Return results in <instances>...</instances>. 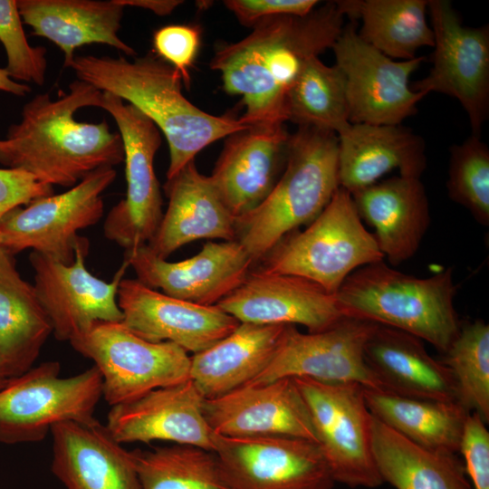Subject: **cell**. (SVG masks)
Segmentation results:
<instances>
[{"label": "cell", "instance_id": "obj_17", "mask_svg": "<svg viewBox=\"0 0 489 489\" xmlns=\"http://www.w3.org/2000/svg\"><path fill=\"white\" fill-rule=\"evenodd\" d=\"M124 259L143 284L180 300L216 305L251 272L252 258L237 241L208 242L194 256L168 262L148 245L125 251Z\"/></svg>", "mask_w": 489, "mask_h": 489}, {"label": "cell", "instance_id": "obj_22", "mask_svg": "<svg viewBox=\"0 0 489 489\" xmlns=\"http://www.w3.org/2000/svg\"><path fill=\"white\" fill-rule=\"evenodd\" d=\"M203 402L188 379L111 407L105 426L121 445L168 441L214 452V432L205 418Z\"/></svg>", "mask_w": 489, "mask_h": 489}, {"label": "cell", "instance_id": "obj_27", "mask_svg": "<svg viewBox=\"0 0 489 489\" xmlns=\"http://www.w3.org/2000/svg\"><path fill=\"white\" fill-rule=\"evenodd\" d=\"M369 369L386 392L431 400L457 401L449 369L408 332L377 325L364 347Z\"/></svg>", "mask_w": 489, "mask_h": 489}, {"label": "cell", "instance_id": "obj_32", "mask_svg": "<svg viewBox=\"0 0 489 489\" xmlns=\"http://www.w3.org/2000/svg\"><path fill=\"white\" fill-rule=\"evenodd\" d=\"M369 413L412 443L457 454L470 412L457 401L403 397L363 388Z\"/></svg>", "mask_w": 489, "mask_h": 489}, {"label": "cell", "instance_id": "obj_21", "mask_svg": "<svg viewBox=\"0 0 489 489\" xmlns=\"http://www.w3.org/2000/svg\"><path fill=\"white\" fill-rule=\"evenodd\" d=\"M239 322L302 325L308 332L331 328L344 316L335 295L307 279L250 272L246 279L216 304Z\"/></svg>", "mask_w": 489, "mask_h": 489}, {"label": "cell", "instance_id": "obj_34", "mask_svg": "<svg viewBox=\"0 0 489 489\" xmlns=\"http://www.w3.org/2000/svg\"><path fill=\"white\" fill-rule=\"evenodd\" d=\"M140 489H234L214 452L188 445L130 451Z\"/></svg>", "mask_w": 489, "mask_h": 489}, {"label": "cell", "instance_id": "obj_16", "mask_svg": "<svg viewBox=\"0 0 489 489\" xmlns=\"http://www.w3.org/2000/svg\"><path fill=\"white\" fill-rule=\"evenodd\" d=\"M213 443L234 489H332L335 484L320 446L311 440L214 433Z\"/></svg>", "mask_w": 489, "mask_h": 489}, {"label": "cell", "instance_id": "obj_37", "mask_svg": "<svg viewBox=\"0 0 489 489\" xmlns=\"http://www.w3.org/2000/svg\"><path fill=\"white\" fill-rule=\"evenodd\" d=\"M446 188L477 223L489 225V149L480 137L471 135L450 148Z\"/></svg>", "mask_w": 489, "mask_h": 489}, {"label": "cell", "instance_id": "obj_18", "mask_svg": "<svg viewBox=\"0 0 489 489\" xmlns=\"http://www.w3.org/2000/svg\"><path fill=\"white\" fill-rule=\"evenodd\" d=\"M122 323L139 337L169 341L198 353L230 334L240 323L216 305L171 297L137 279H122L117 293Z\"/></svg>", "mask_w": 489, "mask_h": 489}, {"label": "cell", "instance_id": "obj_20", "mask_svg": "<svg viewBox=\"0 0 489 489\" xmlns=\"http://www.w3.org/2000/svg\"><path fill=\"white\" fill-rule=\"evenodd\" d=\"M291 134L283 123L250 125L226 137L209 176L239 219L270 194L284 168Z\"/></svg>", "mask_w": 489, "mask_h": 489}, {"label": "cell", "instance_id": "obj_36", "mask_svg": "<svg viewBox=\"0 0 489 489\" xmlns=\"http://www.w3.org/2000/svg\"><path fill=\"white\" fill-rule=\"evenodd\" d=\"M450 370L456 400L489 421V325L483 320L461 325L441 360Z\"/></svg>", "mask_w": 489, "mask_h": 489}, {"label": "cell", "instance_id": "obj_2", "mask_svg": "<svg viewBox=\"0 0 489 489\" xmlns=\"http://www.w3.org/2000/svg\"><path fill=\"white\" fill-rule=\"evenodd\" d=\"M102 91L76 80L53 101L49 92L24 104L22 120L0 140V163L49 186L72 187L92 171L124 161L120 135L107 120L80 122L75 112L101 107Z\"/></svg>", "mask_w": 489, "mask_h": 489}, {"label": "cell", "instance_id": "obj_30", "mask_svg": "<svg viewBox=\"0 0 489 489\" xmlns=\"http://www.w3.org/2000/svg\"><path fill=\"white\" fill-rule=\"evenodd\" d=\"M51 334L34 285L21 277L14 254L0 247V375L8 379L33 368Z\"/></svg>", "mask_w": 489, "mask_h": 489}, {"label": "cell", "instance_id": "obj_14", "mask_svg": "<svg viewBox=\"0 0 489 489\" xmlns=\"http://www.w3.org/2000/svg\"><path fill=\"white\" fill-rule=\"evenodd\" d=\"M89 250V240L81 236L71 264L37 252L29 255L34 271V288L53 334L60 341H70L99 322H119L123 319L117 293L129 262L124 259L112 281L107 283L87 270Z\"/></svg>", "mask_w": 489, "mask_h": 489}, {"label": "cell", "instance_id": "obj_29", "mask_svg": "<svg viewBox=\"0 0 489 489\" xmlns=\"http://www.w3.org/2000/svg\"><path fill=\"white\" fill-rule=\"evenodd\" d=\"M285 326L240 322L230 334L190 356L189 379L204 398L250 383L273 359Z\"/></svg>", "mask_w": 489, "mask_h": 489}, {"label": "cell", "instance_id": "obj_44", "mask_svg": "<svg viewBox=\"0 0 489 489\" xmlns=\"http://www.w3.org/2000/svg\"><path fill=\"white\" fill-rule=\"evenodd\" d=\"M0 91L17 96H24L31 91V88L27 84L18 83L13 81L5 69L0 68Z\"/></svg>", "mask_w": 489, "mask_h": 489}, {"label": "cell", "instance_id": "obj_12", "mask_svg": "<svg viewBox=\"0 0 489 489\" xmlns=\"http://www.w3.org/2000/svg\"><path fill=\"white\" fill-rule=\"evenodd\" d=\"M427 10L434 34L433 65L411 88L458 100L472 135L480 137L489 115V26L464 25L447 0H427Z\"/></svg>", "mask_w": 489, "mask_h": 489}, {"label": "cell", "instance_id": "obj_24", "mask_svg": "<svg viewBox=\"0 0 489 489\" xmlns=\"http://www.w3.org/2000/svg\"><path fill=\"white\" fill-rule=\"evenodd\" d=\"M168 205L153 239L147 244L166 259L199 239L236 240L237 219L220 197L210 177L201 174L195 160L164 185Z\"/></svg>", "mask_w": 489, "mask_h": 489}, {"label": "cell", "instance_id": "obj_42", "mask_svg": "<svg viewBox=\"0 0 489 489\" xmlns=\"http://www.w3.org/2000/svg\"><path fill=\"white\" fill-rule=\"evenodd\" d=\"M52 186L38 181L31 174L13 168H0V217L9 210L53 195Z\"/></svg>", "mask_w": 489, "mask_h": 489}, {"label": "cell", "instance_id": "obj_10", "mask_svg": "<svg viewBox=\"0 0 489 489\" xmlns=\"http://www.w3.org/2000/svg\"><path fill=\"white\" fill-rule=\"evenodd\" d=\"M292 379L305 401L334 482L353 488L381 485L371 450V415L363 387L354 382Z\"/></svg>", "mask_w": 489, "mask_h": 489}, {"label": "cell", "instance_id": "obj_38", "mask_svg": "<svg viewBox=\"0 0 489 489\" xmlns=\"http://www.w3.org/2000/svg\"><path fill=\"white\" fill-rule=\"evenodd\" d=\"M0 42L6 53L5 69L10 78L37 85L44 83L47 50L29 44L16 0H0Z\"/></svg>", "mask_w": 489, "mask_h": 489}, {"label": "cell", "instance_id": "obj_43", "mask_svg": "<svg viewBox=\"0 0 489 489\" xmlns=\"http://www.w3.org/2000/svg\"><path fill=\"white\" fill-rule=\"evenodd\" d=\"M123 6H136L154 12L158 15L170 14L182 1L177 0H118Z\"/></svg>", "mask_w": 489, "mask_h": 489}, {"label": "cell", "instance_id": "obj_15", "mask_svg": "<svg viewBox=\"0 0 489 489\" xmlns=\"http://www.w3.org/2000/svg\"><path fill=\"white\" fill-rule=\"evenodd\" d=\"M377 325L350 317L318 332L302 333L295 326L286 325L273 359L248 384L304 377L323 382H354L386 392L364 358L365 344Z\"/></svg>", "mask_w": 489, "mask_h": 489}, {"label": "cell", "instance_id": "obj_13", "mask_svg": "<svg viewBox=\"0 0 489 489\" xmlns=\"http://www.w3.org/2000/svg\"><path fill=\"white\" fill-rule=\"evenodd\" d=\"M341 72L350 123L400 125L417 110L427 95L409 86L410 75L424 62V56L397 62L360 38L357 20L343 26L332 45Z\"/></svg>", "mask_w": 489, "mask_h": 489}, {"label": "cell", "instance_id": "obj_1", "mask_svg": "<svg viewBox=\"0 0 489 489\" xmlns=\"http://www.w3.org/2000/svg\"><path fill=\"white\" fill-rule=\"evenodd\" d=\"M347 17L340 1H330L304 16L264 19L245 38L221 46L210 68L224 90L242 97L245 125L286 121L287 95L307 62L331 48Z\"/></svg>", "mask_w": 489, "mask_h": 489}, {"label": "cell", "instance_id": "obj_25", "mask_svg": "<svg viewBox=\"0 0 489 489\" xmlns=\"http://www.w3.org/2000/svg\"><path fill=\"white\" fill-rule=\"evenodd\" d=\"M361 219L374 228L379 250L397 266L415 255L430 224L420 177L396 176L351 194Z\"/></svg>", "mask_w": 489, "mask_h": 489}, {"label": "cell", "instance_id": "obj_9", "mask_svg": "<svg viewBox=\"0 0 489 489\" xmlns=\"http://www.w3.org/2000/svg\"><path fill=\"white\" fill-rule=\"evenodd\" d=\"M100 108L108 111L118 126L127 182L126 197L108 212L103 234L129 251L149 244L163 217L162 197L154 169L161 134L147 116L110 92H102Z\"/></svg>", "mask_w": 489, "mask_h": 489}, {"label": "cell", "instance_id": "obj_5", "mask_svg": "<svg viewBox=\"0 0 489 489\" xmlns=\"http://www.w3.org/2000/svg\"><path fill=\"white\" fill-rule=\"evenodd\" d=\"M336 133L298 126L283 173L267 197L237 219L236 240L254 263L287 235L312 222L340 187Z\"/></svg>", "mask_w": 489, "mask_h": 489}, {"label": "cell", "instance_id": "obj_26", "mask_svg": "<svg viewBox=\"0 0 489 489\" xmlns=\"http://www.w3.org/2000/svg\"><path fill=\"white\" fill-rule=\"evenodd\" d=\"M337 136L340 187L350 195L394 169L420 177L427 168L423 139L400 125L350 123Z\"/></svg>", "mask_w": 489, "mask_h": 489}, {"label": "cell", "instance_id": "obj_28", "mask_svg": "<svg viewBox=\"0 0 489 489\" xmlns=\"http://www.w3.org/2000/svg\"><path fill=\"white\" fill-rule=\"evenodd\" d=\"M16 4L33 34L48 39L63 53L64 68H69L76 49L90 43L136 55L118 35L124 9L118 0H18Z\"/></svg>", "mask_w": 489, "mask_h": 489}, {"label": "cell", "instance_id": "obj_31", "mask_svg": "<svg viewBox=\"0 0 489 489\" xmlns=\"http://www.w3.org/2000/svg\"><path fill=\"white\" fill-rule=\"evenodd\" d=\"M370 442L382 482L396 489H473L456 454L417 446L372 415Z\"/></svg>", "mask_w": 489, "mask_h": 489}, {"label": "cell", "instance_id": "obj_4", "mask_svg": "<svg viewBox=\"0 0 489 489\" xmlns=\"http://www.w3.org/2000/svg\"><path fill=\"white\" fill-rule=\"evenodd\" d=\"M456 292L451 267L418 278L382 260L354 271L334 295L342 316L408 332L444 353L461 327Z\"/></svg>", "mask_w": 489, "mask_h": 489}, {"label": "cell", "instance_id": "obj_8", "mask_svg": "<svg viewBox=\"0 0 489 489\" xmlns=\"http://www.w3.org/2000/svg\"><path fill=\"white\" fill-rule=\"evenodd\" d=\"M69 342L100 370L102 397L110 407L189 379L186 350L169 341L146 340L121 321L99 322Z\"/></svg>", "mask_w": 489, "mask_h": 489}, {"label": "cell", "instance_id": "obj_41", "mask_svg": "<svg viewBox=\"0 0 489 489\" xmlns=\"http://www.w3.org/2000/svg\"><path fill=\"white\" fill-rule=\"evenodd\" d=\"M316 0H226L225 5L239 23L254 27L261 21L281 15L304 16L317 5Z\"/></svg>", "mask_w": 489, "mask_h": 489}, {"label": "cell", "instance_id": "obj_11", "mask_svg": "<svg viewBox=\"0 0 489 489\" xmlns=\"http://www.w3.org/2000/svg\"><path fill=\"white\" fill-rule=\"evenodd\" d=\"M116 170L102 167L69 190L16 206L0 217V247L12 254L32 249L65 264L75 259L80 230L103 216L101 197L115 180Z\"/></svg>", "mask_w": 489, "mask_h": 489}, {"label": "cell", "instance_id": "obj_45", "mask_svg": "<svg viewBox=\"0 0 489 489\" xmlns=\"http://www.w3.org/2000/svg\"><path fill=\"white\" fill-rule=\"evenodd\" d=\"M6 381H7V379H5V378H3V377L0 375V389H2V388L5 387Z\"/></svg>", "mask_w": 489, "mask_h": 489}, {"label": "cell", "instance_id": "obj_6", "mask_svg": "<svg viewBox=\"0 0 489 489\" xmlns=\"http://www.w3.org/2000/svg\"><path fill=\"white\" fill-rule=\"evenodd\" d=\"M383 259L352 196L340 187L309 226L283 237L261 261L258 270L299 276L335 294L354 271Z\"/></svg>", "mask_w": 489, "mask_h": 489}, {"label": "cell", "instance_id": "obj_40", "mask_svg": "<svg viewBox=\"0 0 489 489\" xmlns=\"http://www.w3.org/2000/svg\"><path fill=\"white\" fill-rule=\"evenodd\" d=\"M486 422L475 412L468 414L459 452L473 489H489V432Z\"/></svg>", "mask_w": 489, "mask_h": 489}, {"label": "cell", "instance_id": "obj_33", "mask_svg": "<svg viewBox=\"0 0 489 489\" xmlns=\"http://www.w3.org/2000/svg\"><path fill=\"white\" fill-rule=\"evenodd\" d=\"M346 16L361 19L359 35L391 59H414L424 46L433 47L434 34L427 22V0L340 1Z\"/></svg>", "mask_w": 489, "mask_h": 489}, {"label": "cell", "instance_id": "obj_7", "mask_svg": "<svg viewBox=\"0 0 489 489\" xmlns=\"http://www.w3.org/2000/svg\"><path fill=\"white\" fill-rule=\"evenodd\" d=\"M61 364L51 360L8 379L0 389V443L39 442L62 422L94 421L102 397L100 370L91 368L61 378Z\"/></svg>", "mask_w": 489, "mask_h": 489}, {"label": "cell", "instance_id": "obj_35", "mask_svg": "<svg viewBox=\"0 0 489 489\" xmlns=\"http://www.w3.org/2000/svg\"><path fill=\"white\" fill-rule=\"evenodd\" d=\"M286 120L336 134L350 122L345 80L336 65L311 58L286 99Z\"/></svg>", "mask_w": 489, "mask_h": 489}, {"label": "cell", "instance_id": "obj_23", "mask_svg": "<svg viewBox=\"0 0 489 489\" xmlns=\"http://www.w3.org/2000/svg\"><path fill=\"white\" fill-rule=\"evenodd\" d=\"M51 435V469L65 489H140L130 451L97 419L62 422Z\"/></svg>", "mask_w": 489, "mask_h": 489}, {"label": "cell", "instance_id": "obj_3", "mask_svg": "<svg viewBox=\"0 0 489 489\" xmlns=\"http://www.w3.org/2000/svg\"><path fill=\"white\" fill-rule=\"evenodd\" d=\"M69 68L78 80L126 101L158 128L169 149L167 179L211 143L248 126L191 103L182 92L179 72L152 53L131 62L124 56L76 55Z\"/></svg>", "mask_w": 489, "mask_h": 489}, {"label": "cell", "instance_id": "obj_39", "mask_svg": "<svg viewBox=\"0 0 489 489\" xmlns=\"http://www.w3.org/2000/svg\"><path fill=\"white\" fill-rule=\"evenodd\" d=\"M200 41L199 27L189 24L165 25L155 31L152 38L154 53L178 72L187 85Z\"/></svg>", "mask_w": 489, "mask_h": 489}, {"label": "cell", "instance_id": "obj_19", "mask_svg": "<svg viewBox=\"0 0 489 489\" xmlns=\"http://www.w3.org/2000/svg\"><path fill=\"white\" fill-rule=\"evenodd\" d=\"M203 412L212 431L224 436H282L317 443L309 410L292 378L246 384L204 398Z\"/></svg>", "mask_w": 489, "mask_h": 489}]
</instances>
